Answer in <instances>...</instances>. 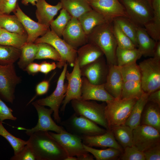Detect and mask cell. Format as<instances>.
Instances as JSON below:
<instances>
[{
    "instance_id": "17",
    "label": "cell",
    "mask_w": 160,
    "mask_h": 160,
    "mask_svg": "<svg viewBox=\"0 0 160 160\" xmlns=\"http://www.w3.org/2000/svg\"><path fill=\"white\" fill-rule=\"evenodd\" d=\"M22 23L28 35L27 43H33L40 36L45 34L49 27L41 24L31 19L22 10L18 3L13 12Z\"/></svg>"
},
{
    "instance_id": "40",
    "label": "cell",
    "mask_w": 160,
    "mask_h": 160,
    "mask_svg": "<svg viewBox=\"0 0 160 160\" xmlns=\"http://www.w3.org/2000/svg\"><path fill=\"white\" fill-rule=\"evenodd\" d=\"M123 82L133 81L141 82V74L136 62L119 67Z\"/></svg>"
},
{
    "instance_id": "34",
    "label": "cell",
    "mask_w": 160,
    "mask_h": 160,
    "mask_svg": "<svg viewBox=\"0 0 160 160\" xmlns=\"http://www.w3.org/2000/svg\"><path fill=\"white\" fill-rule=\"evenodd\" d=\"M144 93L141 82L133 81H125L123 84L121 98L137 100Z\"/></svg>"
},
{
    "instance_id": "3",
    "label": "cell",
    "mask_w": 160,
    "mask_h": 160,
    "mask_svg": "<svg viewBox=\"0 0 160 160\" xmlns=\"http://www.w3.org/2000/svg\"><path fill=\"white\" fill-rule=\"evenodd\" d=\"M137 100L115 99L105 102V115L109 129L125 124Z\"/></svg>"
},
{
    "instance_id": "41",
    "label": "cell",
    "mask_w": 160,
    "mask_h": 160,
    "mask_svg": "<svg viewBox=\"0 0 160 160\" xmlns=\"http://www.w3.org/2000/svg\"><path fill=\"white\" fill-rule=\"evenodd\" d=\"M0 136L4 138L9 143L14 151V155L19 152L27 144V141L15 137L8 131L0 121Z\"/></svg>"
},
{
    "instance_id": "44",
    "label": "cell",
    "mask_w": 160,
    "mask_h": 160,
    "mask_svg": "<svg viewBox=\"0 0 160 160\" xmlns=\"http://www.w3.org/2000/svg\"><path fill=\"white\" fill-rule=\"evenodd\" d=\"M11 160H36L32 150L26 145L23 149L17 154L12 156Z\"/></svg>"
},
{
    "instance_id": "11",
    "label": "cell",
    "mask_w": 160,
    "mask_h": 160,
    "mask_svg": "<svg viewBox=\"0 0 160 160\" xmlns=\"http://www.w3.org/2000/svg\"><path fill=\"white\" fill-rule=\"evenodd\" d=\"M21 80L17 74L14 64L0 63V97L4 100L13 103L15 87Z\"/></svg>"
},
{
    "instance_id": "37",
    "label": "cell",
    "mask_w": 160,
    "mask_h": 160,
    "mask_svg": "<svg viewBox=\"0 0 160 160\" xmlns=\"http://www.w3.org/2000/svg\"><path fill=\"white\" fill-rule=\"evenodd\" d=\"M72 17L64 9L62 8L59 15L51 22L50 26L51 30L61 37L64 31Z\"/></svg>"
},
{
    "instance_id": "8",
    "label": "cell",
    "mask_w": 160,
    "mask_h": 160,
    "mask_svg": "<svg viewBox=\"0 0 160 160\" xmlns=\"http://www.w3.org/2000/svg\"><path fill=\"white\" fill-rule=\"evenodd\" d=\"M138 65L144 92L150 94L160 89V60L150 57L141 62Z\"/></svg>"
},
{
    "instance_id": "47",
    "label": "cell",
    "mask_w": 160,
    "mask_h": 160,
    "mask_svg": "<svg viewBox=\"0 0 160 160\" xmlns=\"http://www.w3.org/2000/svg\"><path fill=\"white\" fill-rule=\"evenodd\" d=\"M17 0H0V12L9 14L15 9Z\"/></svg>"
},
{
    "instance_id": "13",
    "label": "cell",
    "mask_w": 160,
    "mask_h": 160,
    "mask_svg": "<svg viewBox=\"0 0 160 160\" xmlns=\"http://www.w3.org/2000/svg\"><path fill=\"white\" fill-rule=\"evenodd\" d=\"M133 145L143 152L160 143V132L151 126L140 124L133 129Z\"/></svg>"
},
{
    "instance_id": "4",
    "label": "cell",
    "mask_w": 160,
    "mask_h": 160,
    "mask_svg": "<svg viewBox=\"0 0 160 160\" xmlns=\"http://www.w3.org/2000/svg\"><path fill=\"white\" fill-rule=\"evenodd\" d=\"M45 43L53 46L60 54L61 60L57 62V67L61 68L66 63L73 67L77 58V49H75L61 39L54 32L49 29L41 37L34 41L35 44Z\"/></svg>"
},
{
    "instance_id": "21",
    "label": "cell",
    "mask_w": 160,
    "mask_h": 160,
    "mask_svg": "<svg viewBox=\"0 0 160 160\" xmlns=\"http://www.w3.org/2000/svg\"><path fill=\"white\" fill-rule=\"evenodd\" d=\"M108 66V73L104 84L105 88L115 99H121L123 81L119 67L115 65Z\"/></svg>"
},
{
    "instance_id": "42",
    "label": "cell",
    "mask_w": 160,
    "mask_h": 160,
    "mask_svg": "<svg viewBox=\"0 0 160 160\" xmlns=\"http://www.w3.org/2000/svg\"><path fill=\"white\" fill-rule=\"evenodd\" d=\"M113 29L118 47L127 49L136 48L131 39L123 32L117 24L114 21H113Z\"/></svg>"
},
{
    "instance_id": "55",
    "label": "cell",
    "mask_w": 160,
    "mask_h": 160,
    "mask_svg": "<svg viewBox=\"0 0 160 160\" xmlns=\"http://www.w3.org/2000/svg\"><path fill=\"white\" fill-rule=\"evenodd\" d=\"M2 28H1L0 27V35L1 34V31H2Z\"/></svg>"
},
{
    "instance_id": "32",
    "label": "cell",
    "mask_w": 160,
    "mask_h": 160,
    "mask_svg": "<svg viewBox=\"0 0 160 160\" xmlns=\"http://www.w3.org/2000/svg\"><path fill=\"white\" fill-rule=\"evenodd\" d=\"M38 49V44L34 43H26L20 48V54L17 63L20 68L25 70L29 64L33 62Z\"/></svg>"
},
{
    "instance_id": "14",
    "label": "cell",
    "mask_w": 160,
    "mask_h": 160,
    "mask_svg": "<svg viewBox=\"0 0 160 160\" xmlns=\"http://www.w3.org/2000/svg\"><path fill=\"white\" fill-rule=\"evenodd\" d=\"M73 67L71 72L70 73L67 71L65 73V78L68 81L67 87L65 96L60 108V111L63 113L67 105L72 100L81 99L82 76L77 58Z\"/></svg>"
},
{
    "instance_id": "16",
    "label": "cell",
    "mask_w": 160,
    "mask_h": 160,
    "mask_svg": "<svg viewBox=\"0 0 160 160\" xmlns=\"http://www.w3.org/2000/svg\"><path fill=\"white\" fill-rule=\"evenodd\" d=\"M82 77L91 84H104L108 73V66L103 56L80 68Z\"/></svg>"
},
{
    "instance_id": "49",
    "label": "cell",
    "mask_w": 160,
    "mask_h": 160,
    "mask_svg": "<svg viewBox=\"0 0 160 160\" xmlns=\"http://www.w3.org/2000/svg\"><path fill=\"white\" fill-rule=\"evenodd\" d=\"M49 82L47 80L43 81L36 86V91L37 95H41L46 94L49 89Z\"/></svg>"
},
{
    "instance_id": "7",
    "label": "cell",
    "mask_w": 160,
    "mask_h": 160,
    "mask_svg": "<svg viewBox=\"0 0 160 160\" xmlns=\"http://www.w3.org/2000/svg\"><path fill=\"white\" fill-rule=\"evenodd\" d=\"M60 124L67 132L80 136L100 135L107 131L85 117L77 116L75 113Z\"/></svg>"
},
{
    "instance_id": "51",
    "label": "cell",
    "mask_w": 160,
    "mask_h": 160,
    "mask_svg": "<svg viewBox=\"0 0 160 160\" xmlns=\"http://www.w3.org/2000/svg\"><path fill=\"white\" fill-rule=\"evenodd\" d=\"M39 64L32 62L27 66L25 70L29 74H34L39 71Z\"/></svg>"
},
{
    "instance_id": "18",
    "label": "cell",
    "mask_w": 160,
    "mask_h": 160,
    "mask_svg": "<svg viewBox=\"0 0 160 160\" xmlns=\"http://www.w3.org/2000/svg\"><path fill=\"white\" fill-rule=\"evenodd\" d=\"M62 36L66 43L77 50L87 43V35L78 19L74 17H72L68 23Z\"/></svg>"
},
{
    "instance_id": "5",
    "label": "cell",
    "mask_w": 160,
    "mask_h": 160,
    "mask_svg": "<svg viewBox=\"0 0 160 160\" xmlns=\"http://www.w3.org/2000/svg\"><path fill=\"white\" fill-rule=\"evenodd\" d=\"M71 103L77 115L83 116L106 130L109 129L105 115V102L99 104L90 100L74 99Z\"/></svg>"
},
{
    "instance_id": "31",
    "label": "cell",
    "mask_w": 160,
    "mask_h": 160,
    "mask_svg": "<svg viewBox=\"0 0 160 160\" xmlns=\"http://www.w3.org/2000/svg\"><path fill=\"white\" fill-rule=\"evenodd\" d=\"M0 27L10 32L27 34L22 23L15 15L0 12Z\"/></svg>"
},
{
    "instance_id": "54",
    "label": "cell",
    "mask_w": 160,
    "mask_h": 160,
    "mask_svg": "<svg viewBox=\"0 0 160 160\" xmlns=\"http://www.w3.org/2000/svg\"><path fill=\"white\" fill-rule=\"evenodd\" d=\"M65 160H78V159L75 156H68Z\"/></svg>"
},
{
    "instance_id": "48",
    "label": "cell",
    "mask_w": 160,
    "mask_h": 160,
    "mask_svg": "<svg viewBox=\"0 0 160 160\" xmlns=\"http://www.w3.org/2000/svg\"><path fill=\"white\" fill-rule=\"evenodd\" d=\"M39 71L45 74H47L57 67V64L55 62L44 61L39 64Z\"/></svg>"
},
{
    "instance_id": "33",
    "label": "cell",
    "mask_w": 160,
    "mask_h": 160,
    "mask_svg": "<svg viewBox=\"0 0 160 160\" xmlns=\"http://www.w3.org/2000/svg\"><path fill=\"white\" fill-rule=\"evenodd\" d=\"M116 56L117 65L121 67L132 63L136 62L142 56L138 49H127L120 48L117 47Z\"/></svg>"
},
{
    "instance_id": "30",
    "label": "cell",
    "mask_w": 160,
    "mask_h": 160,
    "mask_svg": "<svg viewBox=\"0 0 160 160\" xmlns=\"http://www.w3.org/2000/svg\"><path fill=\"white\" fill-rule=\"evenodd\" d=\"M27 39V34L11 32L2 28L0 35V44L20 49L26 43Z\"/></svg>"
},
{
    "instance_id": "26",
    "label": "cell",
    "mask_w": 160,
    "mask_h": 160,
    "mask_svg": "<svg viewBox=\"0 0 160 160\" xmlns=\"http://www.w3.org/2000/svg\"><path fill=\"white\" fill-rule=\"evenodd\" d=\"M78 19L87 35L96 26L108 22L103 15L93 9L83 14Z\"/></svg>"
},
{
    "instance_id": "9",
    "label": "cell",
    "mask_w": 160,
    "mask_h": 160,
    "mask_svg": "<svg viewBox=\"0 0 160 160\" xmlns=\"http://www.w3.org/2000/svg\"><path fill=\"white\" fill-rule=\"evenodd\" d=\"M49 132L63 148L68 156H76L78 160L94 159L93 155L84 149L80 136L66 131L60 133Z\"/></svg>"
},
{
    "instance_id": "22",
    "label": "cell",
    "mask_w": 160,
    "mask_h": 160,
    "mask_svg": "<svg viewBox=\"0 0 160 160\" xmlns=\"http://www.w3.org/2000/svg\"><path fill=\"white\" fill-rule=\"evenodd\" d=\"M35 6L36 7V15L38 22L49 27L54 17L62 9L60 1L56 5H52L48 3L45 0H38Z\"/></svg>"
},
{
    "instance_id": "25",
    "label": "cell",
    "mask_w": 160,
    "mask_h": 160,
    "mask_svg": "<svg viewBox=\"0 0 160 160\" xmlns=\"http://www.w3.org/2000/svg\"><path fill=\"white\" fill-rule=\"evenodd\" d=\"M137 48L145 57H152L156 41L149 35L143 27L137 25Z\"/></svg>"
},
{
    "instance_id": "20",
    "label": "cell",
    "mask_w": 160,
    "mask_h": 160,
    "mask_svg": "<svg viewBox=\"0 0 160 160\" xmlns=\"http://www.w3.org/2000/svg\"><path fill=\"white\" fill-rule=\"evenodd\" d=\"M80 137L83 143L89 147L112 148L118 149L122 152L123 151V148L116 141L110 129L107 130L105 133L102 135Z\"/></svg>"
},
{
    "instance_id": "6",
    "label": "cell",
    "mask_w": 160,
    "mask_h": 160,
    "mask_svg": "<svg viewBox=\"0 0 160 160\" xmlns=\"http://www.w3.org/2000/svg\"><path fill=\"white\" fill-rule=\"evenodd\" d=\"M128 18L136 25L144 27L153 16L151 0H119Z\"/></svg>"
},
{
    "instance_id": "43",
    "label": "cell",
    "mask_w": 160,
    "mask_h": 160,
    "mask_svg": "<svg viewBox=\"0 0 160 160\" xmlns=\"http://www.w3.org/2000/svg\"><path fill=\"white\" fill-rule=\"evenodd\" d=\"M119 156L121 160H145L143 152L138 149L133 145L127 146Z\"/></svg>"
},
{
    "instance_id": "53",
    "label": "cell",
    "mask_w": 160,
    "mask_h": 160,
    "mask_svg": "<svg viewBox=\"0 0 160 160\" xmlns=\"http://www.w3.org/2000/svg\"><path fill=\"white\" fill-rule=\"evenodd\" d=\"M38 0H22L21 3L25 6H28V4L30 3L33 6H35L36 2Z\"/></svg>"
},
{
    "instance_id": "45",
    "label": "cell",
    "mask_w": 160,
    "mask_h": 160,
    "mask_svg": "<svg viewBox=\"0 0 160 160\" xmlns=\"http://www.w3.org/2000/svg\"><path fill=\"white\" fill-rule=\"evenodd\" d=\"M13 111L1 100L0 97V121H3L7 119L16 120L17 118L12 114Z\"/></svg>"
},
{
    "instance_id": "23",
    "label": "cell",
    "mask_w": 160,
    "mask_h": 160,
    "mask_svg": "<svg viewBox=\"0 0 160 160\" xmlns=\"http://www.w3.org/2000/svg\"><path fill=\"white\" fill-rule=\"evenodd\" d=\"M77 51V59L80 68L104 55L103 52L98 47L90 43L82 45Z\"/></svg>"
},
{
    "instance_id": "1",
    "label": "cell",
    "mask_w": 160,
    "mask_h": 160,
    "mask_svg": "<svg viewBox=\"0 0 160 160\" xmlns=\"http://www.w3.org/2000/svg\"><path fill=\"white\" fill-rule=\"evenodd\" d=\"M29 136L26 145L36 160H65L68 156L64 149L48 131H37Z\"/></svg>"
},
{
    "instance_id": "38",
    "label": "cell",
    "mask_w": 160,
    "mask_h": 160,
    "mask_svg": "<svg viewBox=\"0 0 160 160\" xmlns=\"http://www.w3.org/2000/svg\"><path fill=\"white\" fill-rule=\"evenodd\" d=\"M38 49L35 59H50L59 62L61 56L55 49L51 45L45 43L37 44Z\"/></svg>"
},
{
    "instance_id": "15",
    "label": "cell",
    "mask_w": 160,
    "mask_h": 160,
    "mask_svg": "<svg viewBox=\"0 0 160 160\" xmlns=\"http://www.w3.org/2000/svg\"><path fill=\"white\" fill-rule=\"evenodd\" d=\"M92 9L103 15L108 22L119 17L128 18L125 10L119 0H87Z\"/></svg>"
},
{
    "instance_id": "46",
    "label": "cell",
    "mask_w": 160,
    "mask_h": 160,
    "mask_svg": "<svg viewBox=\"0 0 160 160\" xmlns=\"http://www.w3.org/2000/svg\"><path fill=\"white\" fill-rule=\"evenodd\" d=\"M143 152L145 160H160V143L148 148Z\"/></svg>"
},
{
    "instance_id": "36",
    "label": "cell",
    "mask_w": 160,
    "mask_h": 160,
    "mask_svg": "<svg viewBox=\"0 0 160 160\" xmlns=\"http://www.w3.org/2000/svg\"><path fill=\"white\" fill-rule=\"evenodd\" d=\"M83 147L85 150L91 154L97 160H113L120 156L122 153L120 150L112 148L98 149L84 144Z\"/></svg>"
},
{
    "instance_id": "52",
    "label": "cell",
    "mask_w": 160,
    "mask_h": 160,
    "mask_svg": "<svg viewBox=\"0 0 160 160\" xmlns=\"http://www.w3.org/2000/svg\"><path fill=\"white\" fill-rule=\"evenodd\" d=\"M152 57L160 60V40L156 41Z\"/></svg>"
},
{
    "instance_id": "50",
    "label": "cell",
    "mask_w": 160,
    "mask_h": 160,
    "mask_svg": "<svg viewBox=\"0 0 160 160\" xmlns=\"http://www.w3.org/2000/svg\"><path fill=\"white\" fill-rule=\"evenodd\" d=\"M148 101L154 103L160 106V89L149 94Z\"/></svg>"
},
{
    "instance_id": "12",
    "label": "cell",
    "mask_w": 160,
    "mask_h": 160,
    "mask_svg": "<svg viewBox=\"0 0 160 160\" xmlns=\"http://www.w3.org/2000/svg\"><path fill=\"white\" fill-rule=\"evenodd\" d=\"M32 104L38 113V120L37 124L31 129L19 127L17 128L18 129L25 130V133L29 136L38 131H51L60 133L66 131L62 126L57 125L52 119L51 115L53 111L52 109L46 108L44 106L38 104L35 101Z\"/></svg>"
},
{
    "instance_id": "35",
    "label": "cell",
    "mask_w": 160,
    "mask_h": 160,
    "mask_svg": "<svg viewBox=\"0 0 160 160\" xmlns=\"http://www.w3.org/2000/svg\"><path fill=\"white\" fill-rule=\"evenodd\" d=\"M113 21L119 25L123 32L132 41L137 47V25L128 18L119 17L115 18Z\"/></svg>"
},
{
    "instance_id": "2",
    "label": "cell",
    "mask_w": 160,
    "mask_h": 160,
    "mask_svg": "<svg viewBox=\"0 0 160 160\" xmlns=\"http://www.w3.org/2000/svg\"><path fill=\"white\" fill-rule=\"evenodd\" d=\"M87 43L98 47L103 52L108 65H117L116 52L117 47L113 29V21L95 27L87 35Z\"/></svg>"
},
{
    "instance_id": "39",
    "label": "cell",
    "mask_w": 160,
    "mask_h": 160,
    "mask_svg": "<svg viewBox=\"0 0 160 160\" xmlns=\"http://www.w3.org/2000/svg\"><path fill=\"white\" fill-rule=\"evenodd\" d=\"M20 53V49L0 44V63L14 64L19 59Z\"/></svg>"
},
{
    "instance_id": "27",
    "label": "cell",
    "mask_w": 160,
    "mask_h": 160,
    "mask_svg": "<svg viewBox=\"0 0 160 160\" xmlns=\"http://www.w3.org/2000/svg\"><path fill=\"white\" fill-rule=\"evenodd\" d=\"M62 8L72 17L78 19L85 12L92 9L87 0H60Z\"/></svg>"
},
{
    "instance_id": "24",
    "label": "cell",
    "mask_w": 160,
    "mask_h": 160,
    "mask_svg": "<svg viewBox=\"0 0 160 160\" xmlns=\"http://www.w3.org/2000/svg\"><path fill=\"white\" fill-rule=\"evenodd\" d=\"M140 124L151 126L160 132V106L148 101L143 112Z\"/></svg>"
},
{
    "instance_id": "28",
    "label": "cell",
    "mask_w": 160,
    "mask_h": 160,
    "mask_svg": "<svg viewBox=\"0 0 160 160\" xmlns=\"http://www.w3.org/2000/svg\"><path fill=\"white\" fill-rule=\"evenodd\" d=\"M149 94L144 93L141 97L137 100L125 124L133 129L140 124L143 112L148 101V97Z\"/></svg>"
},
{
    "instance_id": "10",
    "label": "cell",
    "mask_w": 160,
    "mask_h": 160,
    "mask_svg": "<svg viewBox=\"0 0 160 160\" xmlns=\"http://www.w3.org/2000/svg\"><path fill=\"white\" fill-rule=\"evenodd\" d=\"M68 64L66 63L58 79L57 86L53 92L45 98L38 99L35 102L38 104L47 106L53 111V116L55 121L60 124L61 118L59 114V109L65 97L66 92L67 83H64L65 73L67 71Z\"/></svg>"
},
{
    "instance_id": "29",
    "label": "cell",
    "mask_w": 160,
    "mask_h": 160,
    "mask_svg": "<svg viewBox=\"0 0 160 160\" xmlns=\"http://www.w3.org/2000/svg\"><path fill=\"white\" fill-rule=\"evenodd\" d=\"M110 129L123 148L133 145V129L129 126L124 124L112 127Z\"/></svg>"
},
{
    "instance_id": "19",
    "label": "cell",
    "mask_w": 160,
    "mask_h": 160,
    "mask_svg": "<svg viewBox=\"0 0 160 160\" xmlns=\"http://www.w3.org/2000/svg\"><path fill=\"white\" fill-rule=\"evenodd\" d=\"M114 99L106 90L104 84H94L82 77L81 100L106 102Z\"/></svg>"
}]
</instances>
